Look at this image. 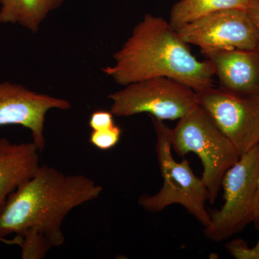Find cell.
Returning <instances> with one entry per match:
<instances>
[{
	"instance_id": "cell-15",
	"label": "cell",
	"mask_w": 259,
	"mask_h": 259,
	"mask_svg": "<svg viewBox=\"0 0 259 259\" xmlns=\"http://www.w3.org/2000/svg\"><path fill=\"white\" fill-rule=\"evenodd\" d=\"M258 241L254 246L250 248L241 239L234 240L229 242L226 245L227 250L232 256L236 259H259V224Z\"/></svg>"
},
{
	"instance_id": "cell-7",
	"label": "cell",
	"mask_w": 259,
	"mask_h": 259,
	"mask_svg": "<svg viewBox=\"0 0 259 259\" xmlns=\"http://www.w3.org/2000/svg\"><path fill=\"white\" fill-rule=\"evenodd\" d=\"M196 93L199 106L240 156L259 144V97L241 96L214 86Z\"/></svg>"
},
{
	"instance_id": "cell-11",
	"label": "cell",
	"mask_w": 259,
	"mask_h": 259,
	"mask_svg": "<svg viewBox=\"0 0 259 259\" xmlns=\"http://www.w3.org/2000/svg\"><path fill=\"white\" fill-rule=\"evenodd\" d=\"M40 151L33 142L12 144L0 139V209L8 196L40 168Z\"/></svg>"
},
{
	"instance_id": "cell-12",
	"label": "cell",
	"mask_w": 259,
	"mask_h": 259,
	"mask_svg": "<svg viewBox=\"0 0 259 259\" xmlns=\"http://www.w3.org/2000/svg\"><path fill=\"white\" fill-rule=\"evenodd\" d=\"M64 0H0V23H18L32 32Z\"/></svg>"
},
{
	"instance_id": "cell-14",
	"label": "cell",
	"mask_w": 259,
	"mask_h": 259,
	"mask_svg": "<svg viewBox=\"0 0 259 259\" xmlns=\"http://www.w3.org/2000/svg\"><path fill=\"white\" fill-rule=\"evenodd\" d=\"M122 131L117 125L110 128L93 131L90 136V142L98 149L107 151L115 147L120 141Z\"/></svg>"
},
{
	"instance_id": "cell-9",
	"label": "cell",
	"mask_w": 259,
	"mask_h": 259,
	"mask_svg": "<svg viewBox=\"0 0 259 259\" xmlns=\"http://www.w3.org/2000/svg\"><path fill=\"white\" fill-rule=\"evenodd\" d=\"M64 99L32 92L23 85L0 83V126L18 125L30 130L32 142L41 153L46 147V115L53 109L69 110Z\"/></svg>"
},
{
	"instance_id": "cell-18",
	"label": "cell",
	"mask_w": 259,
	"mask_h": 259,
	"mask_svg": "<svg viewBox=\"0 0 259 259\" xmlns=\"http://www.w3.org/2000/svg\"><path fill=\"white\" fill-rule=\"evenodd\" d=\"M0 242L4 243L7 245H17L20 246L22 243V238L19 236H15L13 239H6V238H0Z\"/></svg>"
},
{
	"instance_id": "cell-16",
	"label": "cell",
	"mask_w": 259,
	"mask_h": 259,
	"mask_svg": "<svg viewBox=\"0 0 259 259\" xmlns=\"http://www.w3.org/2000/svg\"><path fill=\"white\" fill-rule=\"evenodd\" d=\"M113 117V114L110 111L97 110L90 116L89 125L93 131L110 128L115 125Z\"/></svg>"
},
{
	"instance_id": "cell-8",
	"label": "cell",
	"mask_w": 259,
	"mask_h": 259,
	"mask_svg": "<svg viewBox=\"0 0 259 259\" xmlns=\"http://www.w3.org/2000/svg\"><path fill=\"white\" fill-rule=\"evenodd\" d=\"M187 44L201 51L258 49V33L246 10L228 9L214 12L177 30Z\"/></svg>"
},
{
	"instance_id": "cell-5",
	"label": "cell",
	"mask_w": 259,
	"mask_h": 259,
	"mask_svg": "<svg viewBox=\"0 0 259 259\" xmlns=\"http://www.w3.org/2000/svg\"><path fill=\"white\" fill-rule=\"evenodd\" d=\"M224 204L220 210L209 211L210 223L204 228L208 239L221 242L250 224H256L255 201L259 189V144L225 174L221 184Z\"/></svg>"
},
{
	"instance_id": "cell-2",
	"label": "cell",
	"mask_w": 259,
	"mask_h": 259,
	"mask_svg": "<svg viewBox=\"0 0 259 259\" xmlns=\"http://www.w3.org/2000/svg\"><path fill=\"white\" fill-rule=\"evenodd\" d=\"M113 57L115 64L102 71L122 86L156 77L171 78L196 92L213 86L210 61L198 60L161 17L145 15Z\"/></svg>"
},
{
	"instance_id": "cell-19",
	"label": "cell",
	"mask_w": 259,
	"mask_h": 259,
	"mask_svg": "<svg viewBox=\"0 0 259 259\" xmlns=\"http://www.w3.org/2000/svg\"><path fill=\"white\" fill-rule=\"evenodd\" d=\"M255 218H256V226L259 223V189L257 194L256 201H255Z\"/></svg>"
},
{
	"instance_id": "cell-13",
	"label": "cell",
	"mask_w": 259,
	"mask_h": 259,
	"mask_svg": "<svg viewBox=\"0 0 259 259\" xmlns=\"http://www.w3.org/2000/svg\"><path fill=\"white\" fill-rule=\"evenodd\" d=\"M250 0H180L172 7L170 22L175 30L214 12L228 9L246 10Z\"/></svg>"
},
{
	"instance_id": "cell-10",
	"label": "cell",
	"mask_w": 259,
	"mask_h": 259,
	"mask_svg": "<svg viewBox=\"0 0 259 259\" xmlns=\"http://www.w3.org/2000/svg\"><path fill=\"white\" fill-rule=\"evenodd\" d=\"M220 88L245 97H259V51L245 49L204 51Z\"/></svg>"
},
{
	"instance_id": "cell-6",
	"label": "cell",
	"mask_w": 259,
	"mask_h": 259,
	"mask_svg": "<svg viewBox=\"0 0 259 259\" xmlns=\"http://www.w3.org/2000/svg\"><path fill=\"white\" fill-rule=\"evenodd\" d=\"M109 98L110 112L116 117L148 113L158 120H180L198 105L195 90L167 77L130 83Z\"/></svg>"
},
{
	"instance_id": "cell-4",
	"label": "cell",
	"mask_w": 259,
	"mask_h": 259,
	"mask_svg": "<svg viewBox=\"0 0 259 259\" xmlns=\"http://www.w3.org/2000/svg\"><path fill=\"white\" fill-rule=\"evenodd\" d=\"M156 140V150L163 183L154 195L143 194L139 204L148 212H161L171 204H180L199 221L204 228L210 223L205 207L209 193L202 178L194 175L190 163L184 158L179 163L172 156L170 131L161 120L151 117Z\"/></svg>"
},
{
	"instance_id": "cell-3",
	"label": "cell",
	"mask_w": 259,
	"mask_h": 259,
	"mask_svg": "<svg viewBox=\"0 0 259 259\" xmlns=\"http://www.w3.org/2000/svg\"><path fill=\"white\" fill-rule=\"evenodd\" d=\"M170 139L172 149L179 156L189 153L198 156L203 166L202 180L208 191V201L214 204L225 174L239 159L236 148L199 105L179 120L170 131Z\"/></svg>"
},
{
	"instance_id": "cell-1",
	"label": "cell",
	"mask_w": 259,
	"mask_h": 259,
	"mask_svg": "<svg viewBox=\"0 0 259 259\" xmlns=\"http://www.w3.org/2000/svg\"><path fill=\"white\" fill-rule=\"evenodd\" d=\"M89 177L41 165L35 176L8 196L0 209V238L16 234L23 259H42L64 245L62 224L73 209L101 195Z\"/></svg>"
},
{
	"instance_id": "cell-17",
	"label": "cell",
	"mask_w": 259,
	"mask_h": 259,
	"mask_svg": "<svg viewBox=\"0 0 259 259\" xmlns=\"http://www.w3.org/2000/svg\"><path fill=\"white\" fill-rule=\"evenodd\" d=\"M246 13L251 21L254 24L255 28L258 33V46L259 51V0H250L248 7L246 8Z\"/></svg>"
}]
</instances>
